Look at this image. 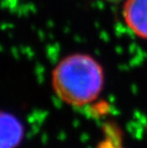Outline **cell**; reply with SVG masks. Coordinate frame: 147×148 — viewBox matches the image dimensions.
Returning <instances> with one entry per match:
<instances>
[{
    "mask_svg": "<svg viewBox=\"0 0 147 148\" xmlns=\"http://www.w3.org/2000/svg\"><path fill=\"white\" fill-rule=\"evenodd\" d=\"M105 74L94 56L74 53L61 58L52 71L51 84L62 102L74 108L93 104L102 93Z\"/></svg>",
    "mask_w": 147,
    "mask_h": 148,
    "instance_id": "cell-1",
    "label": "cell"
},
{
    "mask_svg": "<svg viewBox=\"0 0 147 148\" xmlns=\"http://www.w3.org/2000/svg\"><path fill=\"white\" fill-rule=\"evenodd\" d=\"M121 15L131 33L147 40V0H123Z\"/></svg>",
    "mask_w": 147,
    "mask_h": 148,
    "instance_id": "cell-2",
    "label": "cell"
},
{
    "mask_svg": "<svg viewBox=\"0 0 147 148\" xmlns=\"http://www.w3.org/2000/svg\"><path fill=\"white\" fill-rule=\"evenodd\" d=\"M25 137L21 119L11 112L0 111V148H17Z\"/></svg>",
    "mask_w": 147,
    "mask_h": 148,
    "instance_id": "cell-3",
    "label": "cell"
},
{
    "mask_svg": "<svg viewBox=\"0 0 147 148\" xmlns=\"http://www.w3.org/2000/svg\"><path fill=\"white\" fill-rule=\"evenodd\" d=\"M96 148H127L124 143V134L117 122L109 121L101 127V138Z\"/></svg>",
    "mask_w": 147,
    "mask_h": 148,
    "instance_id": "cell-4",
    "label": "cell"
},
{
    "mask_svg": "<svg viewBox=\"0 0 147 148\" xmlns=\"http://www.w3.org/2000/svg\"><path fill=\"white\" fill-rule=\"evenodd\" d=\"M102 1L110 2V3H117V2H120V1H123V0H102Z\"/></svg>",
    "mask_w": 147,
    "mask_h": 148,
    "instance_id": "cell-5",
    "label": "cell"
}]
</instances>
